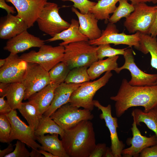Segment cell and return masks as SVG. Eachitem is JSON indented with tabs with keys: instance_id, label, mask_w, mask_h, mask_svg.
<instances>
[{
	"instance_id": "52a82bcc",
	"label": "cell",
	"mask_w": 157,
	"mask_h": 157,
	"mask_svg": "<svg viewBox=\"0 0 157 157\" xmlns=\"http://www.w3.org/2000/svg\"><path fill=\"white\" fill-rule=\"evenodd\" d=\"M65 51L64 46H42L38 51L32 50L22 54L20 57L28 63H37L49 72L58 63L62 62Z\"/></svg>"
},
{
	"instance_id": "44dd1931",
	"label": "cell",
	"mask_w": 157,
	"mask_h": 157,
	"mask_svg": "<svg viewBox=\"0 0 157 157\" xmlns=\"http://www.w3.org/2000/svg\"><path fill=\"white\" fill-rule=\"evenodd\" d=\"M25 88L22 82H0V97L5 96L12 110L18 109L24 99Z\"/></svg>"
},
{
	"instance_id": "7dc6e473",
	"label": "cell",
	"mask_w": 157,
	"mask_h": 157,
	"mask_svg": "<svg viewBox=\"0 0 157 157\" xmlns=\"http://www.w3.org/2000/svg\"><path fill=\"white\" fill-rule=\"evenodd\" d=\"M40 152L45 157H56L51 153L44 150L39 149Z\"/></svg>"
},
{
	"instance_id": "8d00e7d4",
	"label": "cell",
	"mask_w": 157,
	"mask_h": 157,
	"mask_svg": "<svg viewBox=\"0 0 157 157\" xmlns=\"http://www.w3.org/2000/svg\"><path fill=\"white\" fill-rule=\"evenodd\" d=\"M25 145L24 143L18 140L15 144V149L5 157H30V152L26 148Z\"/></svg>"
},
{
	"instance_id": "7402d4cb",
	"label": "cell",
	"mask_w": 157,
	"mask_h": 157,
	"mask_svg": "<svg viewBox=\"0 0 157 157\" xmlns=\"http://www.w3.org/2000/svg\"><path fill=\"white\" fill-rule=\"evenodd\" d=\"M58 85L50 83L28 99L35 107L40 116H42L50 105L53 99L55 90Z\"/></svg>"
},
{
	"instance_id": "60d3db41",
	"label": "cell",
	"mask_w": 157,
	"mask_h": 157,
	"mask_svg": "<svg viewBox=\"0 0 157 157\" xmlns=\"http://www.w3.org/2000/svg\"><path fill=\"white\" fill-rule=\"evenodd\" d=\"M0 7L5 9L8 14H13L16 12L14 8L7 4L6 2V0H0Z\"/></svg>"
},
{
	"instance_id": "bcb514c9",
	"label": "cell",
	"mask_w": 157,
	"mask_h": 157,
	"mask_svg": "<svg viewBox=\"0 0 157 157\" xmlns=\"http://www.w3.org/2000/svg\"><path fill=\"white\" fill-rule=\"evenodd\" d=\"M103 157H114L111 148L108 147L106 148Z\"/></svg>"
},
{
	"instance_id": "7c38bea8",
	"label": "cell",
	"mask_w": 157,
	"mask_h": 157,
	"mask_svg": "<svg viewBox=\"0 0 157 157\" xmlns=\"http://www.w3.org/2000/svg\"><path fill=\"white\" fill-rule=\"evenodd\" d=\"M123 56L125 59L124 63L122 66L117 68L116 72L119 74L124 69L129 70L131 76L129 83L133 86L155 85L157 81V74H147L140 69L135 62L133 51L131 49H126Z\"/></svg>"
},
{
	"instance_id": "e0dca14e",
	"label": "cell",
	"mask_w": 157,
	"mask_h": 157,
	"mask_svg": "<svg viewBox=\"0 0 157 157\" xmlns=\"http://www.w3.org/2000/svg\"><path fill=\"white\" fill-rule=\"evenodd\" d=\"M45 41L29 33L26 30L8 40L3 49L10 53L17 54L32 47L40 48L45 44Z\"/></svg>"
},
{
	"instance_id": "d6a6232c",
	"label": "cell",
	"mask_w": 157,
	"mask_h": 157,
	"mask_svg": "<svg viewBox=\"0 0 157 157\" xmlns=\"http://www.w3.org/2000/svg\"><path fill=\"white\" fill-rule=\"evenodd\" d=\"M119 6L108 19L109 22L115 24L123 17L126 18L134 10V5L129 3L127 0H119Z\"/></svg>"
},
{
	"instance_id": "cb8c5ba5",
	"label": "cell",
	"mask_w": 157,
	"mask_h": 157,
	"mask_svg": "<svg viewBox=\"0 0 157 157\" xmlns=\"http://www.w3.org/2000/svg\"><path fill=\"white\" fill-rule=\"evenodd\" d=\"M58 135L53 134L36 136V140L41 145L39 149L49 152L56 157H69Z\"/></svg>"
},
{
	"instance_id": "ba28073f",
	"label": "cell",
	"mask_w": 157,
	"mask_h": 157,
	"mask_svg": "<svg viewBox=\"0 0 157 157\" xmlns=\"http://www.w3.org/2000/svg\"><path fill=\"white\" fill-rule=\"evenodd\" d=\"M64 130L69 129L83 120H91L94 115L90 111L71 105L69 103L62 106L50 116Z\"/></svg>"
},
{
	"instance_id": "603a6c76",
	"label": "cell",
	"mask_w": 157,
	"mask_h": 157,
	"mask_svg": "<svg viewBox=\"0 0 157 157\" xmlns=\"http://www.w3.org/2000/svg\"><path fill=\"white\" fill-rule=\"evenodd\" d=\"M79 21L72 19L69 27L45 41L53 42L61 40L63 41L59 44L64 46L70 43L82 41H88V38L82 33L79 30Z\"/></svg>"
},
{
	"instance_id": "4316f807",
	"label": "cell",
	"mask_w": 157,
	"mask_h": 157,
	"mask_svg": "<svg viewBox=\"0 0 157 157\" xmlns=\"http://www.w3.org/2000/svg\"><path fill=\"white\" fill-rule=\"evenodd\" d=\"M119 0H99L91 8L89 12L92 13L98 20H104L107 23L110 17V14L116 10V4Z\"/></svg>"
},
{
	"instance_id": "83f0119b",
	"label": "cell",
	"mask_w": 157,
	"mask_h": 157,
	"mask_svg": "<svg viewBox=\"0 0 157 157\" xmlns=\"http://www.w3.org/2000/svg\"><path fill=\"white\" fill-rule=\"evenodd\" d=\"M139 51L144 54L149 53L151 56V65L157 70V39L148 34L141 33ZM155 84H157V81Z\"/></svg>"
},
{
	"instance_id": "4dcf8cb0",
	"label": "cell",
	"mask_w": 157,
	"mask_h": 157,
	"mask_svg": "<svg viewBox=\"0 0 157 157\" xmlns=\"http://www.w3.org/2000/svg\"><path fill=\"white\" fill-rule=\"evenodd\" d=\"M70 70L64 62L57 64L49 71L51 83L59 85L64 82Z\"/></svg>"
},
{
	"instance_id": "4fadbf2b",
	"label": "cell",
	"mask_w": 157,
	"mask_h": 157,
	"mask_svg": "<svg viewBox=\"0 0 157 157\" xmlns=\"http://www.w3.org/2000/svg\"><path fill=\"white\" fill-rule=\"evenodd\" d=\"M5 65L0 69V82L5 83L22 82L27 70V62L17 54L10 53Z\"/></svg>"
},
{
	"instance_id": "9c48e42d",
	"label": "cell",
	"mask_w": 157,
	"mask_h": 157,
	"mask_svg": "<svg viewBox=\"0 0 157 157\" xmlns=\"http://www.w3.org/2000/svg\"><path fill=\"white\" fill-rule=\"evenodd\" d=\"M118 32L115 24L109 22L105 29L102 31L99 38L94 40H88V42L90 44L96 46L104 44H113L115 45L126 44L129 47L133 46L139 50L141 33L137 31L135 34L129 35Z\"/></svg>"
},
{
	"instance_id": "1f68e13d",
	"label": "cell",
	"mask_w": 157,
	"mask_h": 157,
	"mask_svg": "<svg viewBox=\"0 0 157 157\" xmlns=\"http://www.w3.org/2000/svg\"><path fill=\"white\" fill-rule=\"evenodd\" d=\"M87 68L86 67H80L70 70L65 82L67 83L80 84L90 81V79Z\"/></svg>"
},
{
	"instance_id": "f546056e",
	"label": "cell",
	"mask_w": 157,
	"mask_h": 157,
	"mask_svg": "<svg viewBox=\"0 0 157 157\" xmlns=\"http://www.w3.org/2000/svg\"><path fill=\"white\" fill-rule=\"evenodd\" d=\"M17 109L26 120L29 126L35 131L42 116L38 115L35 107L28 101L22 102Z\"/></svg>"
},
{
	"instance_id": "277c9868",
	"label": "cell",
	"mask_w": 157,
	"mask_h": 157,
	"mask_svg": "<svg viewBox=\"0 0 157 157\" xmlns=\"http://www.w3.org/2000/svg\"><path fill=\"white\" fill-rule=\"evenodd\" d=\"M134 10L126 18L124 25L129 33L140 31L148 34L155 20L157 6H149L145 3L134 5Z\"/></svg>"
},
{
	"instance_id": "30bf717a",
	"label": "cell",
	"mask_w": 157,
	"mask_h": 157,
	"mask_svg": "<svg viewBox=\"0 0 157 157\" xmlns=\"http://www.w3.org/2000/svg\"><path fill=\"white\" fill-rule=\"evenodd\" d=\"M22 83L25 88L24 100H26L51 83L49 72L37 63H28Z\"/></svg>"
},
{
	"instance_id": "d6986e66",
	"label": "cell",
	"mask_w": 157,
	"mask_h": 157,
	"mask_svg": "<svg viewBox=\"0 0 157 157\" xmlns=\"http://www.w3.org/2000/svg\"><path fill=\"white\" fill-rule=\"evenodd\" d=\"M81 84L67 83L64 82L58 85L55 90L53 99L50 105L43 115L50 117L60 107L68 103L73 92Z\"/></svg>"
},
{
	"instance_id": "b9f144b4",
	"label": "cell",
	"mask_w": 157,
	"mask_h": 157,
	"mask_svg": "<svg viewBox=\"0 0 157 157\" xmlns=\"http://www.w3.org/2000/svg\"><path fill=\"white\" fill-rule=\"evenodd\" d=\"M148 34L152 37H156L157 36V12L154 22Z\"/></svg>"
},
{
	"instance_id": "5b68a950",
	"label": "cell",
	"mask_w": 157,
	"mask_h": 157,
	"mask_svg": "<svg viewBox=\"0 0 157 157\" xmlns=\"http://www.w3.org/2000/svg\"><path fill=\"white\" fill-rule=\"evenodd\" d=\"M112 76L111 71H108L97 80L82 83L73 92L68 102L72 106L92 110L94 107L93 98L95 94L107 83Z\"/></svg>"
},
{
	"instance_id": "9a60e30c",
	"label": "cell",
	"mask_w": 157,
	"mask_h": 157,
	"mask_svg": "<svg viewBox=\"0 0 157 157\" xmlns=\"http://www.w3.org/2000/svg\"><path fill=\"white\" fill-rule=\"evenodd\" d=\"M11 3L28 28L33 26L47 0H6Z\"/></svg>"
},
{
	"instance_id": "5bb4252c",
	"label": "cell",
	"mask_w": 157,
	"mask_h": 157,
	"mask_svg": "<svg viewBox=\"0 0 157 157\" xmlns=\"http://www.w3.org/2000/svg\"><path fill=\"white\" fill-rule=\"evenodd\" d=\"M94 106L101 111L99 118L104 120L106 126L108 128L110 133L111 148L114 157H122V152L124 149L125 144L119 139L117 128L119 127L117 119L113 117L112 115L111 106L110 104L104 106L97 100H93Z\"/></svg>"
},
{
	"instance_id": "484cf974",
	"label": "cell",
	"mask_w": 157,
	"mask_h": 157,
	"mask_svg": "<svg viewBox=\"0 0 157 157\" xmlns=\"http://www.w3.org/2000/svg\"><path fill=\"white\" fill-rule=\"evenodd\" d=\"M131 115L137 126H141L140 123H144L155 133L157 138V106L147 112L140 109H134Z\"/></svg>"
},
{
	"instance_id": "ac0fdd59",
	"label": "cell",
	"mask_w": 157,
	"mask_h": 157,
	"mask_svg": "<svg viewBox=\"0 0 157 157\" xmlns=\"http://www.w3.org/2000/svg\"><path fill=\"white\" fill-rule=\"evenodd\" d=\"M28 27L21 18L12 14L1 18L0 22V38L9 40L23 31Z\"/></svg>"
},
{
	"instance_id": "f1b7e54d",
	"label": "cell",
	"mask_w": 157,
	"mask_h": 157,
	"mask_svg": "<svg viewBox=\"0 0 157 157\" xmlns=\"http://www.w3.org/2000/svg\"><path fill=\"white\" fill-rule=\"evenodd\" d=\"M64 130L50 117L42 115L39 125L35 131L36 136H42L46 133L57 134L62 137Z\"/></svg>"
},
{
	"instance_id": "7bdbcfd3",
	"label": "cell",
	"mask_w": 157,
	"mask_h": 157,
	"mask_svg": "<svg viewBox=\"0 0 157 157\" xmlns=\"http://www.w3.org/2000/svg\"><path fill=\"white\" fill-rule=\"evenodd\" d=\"M14 145L10 143L9 144V145L6 148L2 150L0 149V157H5L6 155L12 152L13 151V148Z\"/></svg>"
},
{
	"instance_id": "8992f818",
	"label": "cell",
	"mask_w": 157,
	"mask_h": 157,
	"mask_svg": "<svg viewBox=\"0 0 157 157\" xmlns=\"http://www.w3.org/2000/svg\"><path fill=\"white\" fill-rule=\"evenodd\" d=\"M59 9L57 4L47 2L36 21L39 29L52 37L67 29L70 24L61 17Z\"/></svg>"
},
{
	"instance_id": "3957f363",
	"label": "cell",
	"mask_w": 157,
	"mask_h": 157,
	"mask_svg": "<svg viewBox=\"0 0 157 157\" xmlns=\"http://www.w3.org/2000/svg\"><path fill=\"white\" fill-rule=\"evenodd\" d=\"M65 51L62 62L70 70L78 67H89L99 59L97 47L90 44L88 41L72 43L64 46Z\"/></svg>"
},
{
	"instance_id": "ab89813d",
	"label": "cell",
	"mask_w": 157,
	"mask_h": 157,
	"mask_svg": "<svg viewBox=\"0 0 157 157\" xmlns=\"http://www.w3.org/2000/svg\"><path fill=\"white\" fill-rule=\"evenodd\" d=\"M5 96L0 98V115H6L12 110L7 100L4 99Z\"/></svg>"
},
{
	"instance_id": "7a4b0ae2",
	"label": "cell",
	"mask_w": 157,
	"mask_h": 157,
	"mask_svg": "<svg viewBox=\"0 0 157 157\" xmlns=\"http://www.w3.org/2000/svg\"><path fill=\"white\" fill-rule=\"evenodd\" d=\"M64 130L61 140L69 157H89L96 145L93 125L90 120L81 121Z\"/></svg>"
},
{
	"instance_id": "c3c4849f",
	"label": "cell",
	"mask_w": 157,
	"mask_h": 157,
	"mask_svg": "<svg viewBox=\"0 0 157 157\" xmlns=\"http://www.w3.org/2000/svg\"><path fill=\"white\" fill-rule=\"evenodd\" d=\"M6 62V58L4 59H0V68L3 66Z\"/></svg>"
},
{
	"instance_id": "6da1fadb",
	"label": "cell",
	"mask_w": 157,
	"mask_h": 157,
	"mask_svg": "<svg viewBox=\"0 0 157 157\" xmlns=\"http://www.w3.org/2000/svg\"><path fill=\"white\" fill-rule=\"evenodd\" d=\"M115 102V114L121 117L129 108L141 106L148 112L157 106V84L150 86H133L126 79L122 82L117 94L110 98Z\"/></svg>"
},
{
	"instance_id": "2e32d148",
	"label": "cell",
	"mask_w": 157,
	"mask_h": 157,
	"mask_svg": "<svg viewBox=\"0 0 157 157\" xmlns=\"http://www.w3.org/2000/svg\"><path fill=\"white\" fill-rule=\"evenodd\" d=\"M137 126L133 121L131 128L132 138H128L126 141L127 144H131V146L122 150L121 154L123 157H139L144 149L157 144V138L155 135L149 137L143 136Z\"/></svg>"
},
{
	"instance_id": "836d02e7",
	"label": "cell",
	"mask_w": 157,
	"mask_h": 157,
	"mask_svg": "<svg viewBox=\"0 0 157 157\" xmlns=\"http://www.w3.org/2000/svg\"><path fill=\"white\" fill-rule=\"evenodd\" d=\"M126 49H115L111 47L110 44H101L97 47V57L99 60H101L105 57H112L119 55H123Z\"/></svg>"
},
{
	"instance_id": "8fae6325",
	"label": "cell",
	"mask_w": 157,
	"mask_h": 157,
	"mask_svg": "<svg viewBox=\"0 0 157 157\" xmlns=\"http://www.w3.org/2000/svg\"><path fill=\"white\" fill-rule=\"evenodd\" d=\"M11 125L10 138V143L17 140L24 143L32 149H40L41 146L35 141V131L27 125L19 117L16 110H12L6 115Z\"/></svg>"
},
{
	"instance_id": "ffe728a7",
	"label": "cell",
	"mask_w": 157,
	"mask_h": 157,
	"mask_svg": "<svg viewBox=\"0 0 157 157\" xmlns=\"http://www.w3.org/2000/svg\"><path fill=\"white\" fill-rule=\"evenodd\" d=\"M71 9L78 19L80 31L87 37L89 40H94L101 36L102 32L98 26V20L93 14L90 12L82 14L74 7Z\"/></svg>"
},
{
	"instance_id": "ee69618b",
	"label": "cell",
	"mask_w": 157,
	"mask_h": 157,
	"mask_svg": "<svg viewBox=\"0 0 157 157\" xmlns=\"http://www.w3.org/2000/svg\"><path fill=\"white\" fill-rule=\"evenodd\" d=\"M127 1H130L131 3L133 5L140 3H145L147 2H152L154 3H156L157 2V0H126Z\"/></svg>"
},
{
	"instance_id": "f35d334b",
	"label": "cell",
	"mask_w": 157,
	"mask_h": 157,
	"mask_svg": "<svg viewBox=\"0 0 157 157\" xmlns=\"http://www.w3.org/2000/svg\"><path fill=\"white\" fill-rule=\"evenodd\" d=\"M140 157H157V144L145 148L140 152Z\"/></svg>"
},
{
	"instance_id": "e575fe53",
	"label": "cell",
	"mask_w": 157,
	"mask_h": 157,
	"mask_svg": "<svg viewBox=\"0 0 157 157\" xmlns=\"http://www.w3.org/2000/svg\"><path fill=\"white\" fill-rule=\"evenodd\" d=\"M11 126L6 115H0V142L10 143V138Z\"/></svg>"
},
{
	"instance_id": "f6af8a7d",
	"label": "cell",
	"mask_w": 157,
	"mask_h": 157,
	"mask_svg": "<svg viewBox=\"0 0 157 157\" xmlns=\"http://www.w3.org/2000/svg\"><path fill=\"white\" fill-rule=\"evenodd\" d=\"M42 154L40 152L39 149H32L30 152L31 157H42Z\"/></svg>"
},
{
	"instance_id": "74e56055",
	"label": "cell",
	"mask_w": 157,
	"mask_h": 157,
	"mask_svg": "<svg viewBox=\"0 0 157 157\" xmlns=\"http://www.w3.org/2000/svg\"><path fill=\"white\" fill-rule=\"evenodd\" d=\"M107 147L105 143H98L96 145L89 157H103Z\"/></svg>"
},
{
	"instance_id": "d4e9b609",
	"label": "cell",
	"mask_w": 157,
	"mask_h": 157,
	"mask_svg": "<svg viewBox=\"0 0 157 157\" xmlns=\"http://www.w3.org/2000/svg\"><path fill=\"white\" fill-rule=\"evenodd\" d=\"M118 55L108 57L105 60H98L94 62L87 69L90 79L93 80L105 72L114 70L118 67L117 61Z\"/></svg>"
},
{
	"instance_id": "d590c367",
	"label": "cell",
	"mask_w": 157,
	"mask_h": 157,
	"mask_svg": "<svg viewBox=\"0 0 157 157\" xmlns=\"http://www.w3.org/2000/svg\"><path fill=\"white\" fill-rule=\"evenodd\" d=\"M63 1H70L73 2L74 4L73 6L78 8L82 14L88 13L96 4L95 2L88 0H60Z\"/></svg>"
}]
</instances>
